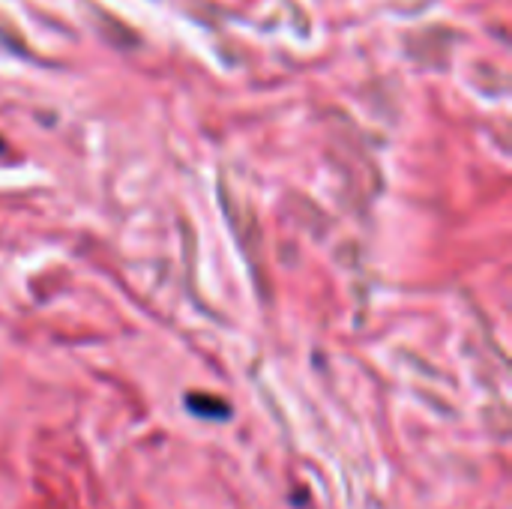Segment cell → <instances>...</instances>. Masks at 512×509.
Returning <instances> with one entry per match:
<instances>
[{
  "instance_id": "cell-2",
  "label": "cell",
  "mask_w": 512,
  "mask_h": 509,
  "mask_svg": "<svg viewBox=\"0 0 512 509\" xmlns=\"http://www.w3.org/2000/svg\"><path fill=\"white\" fill-rule=\"evenodd\" d=\"M0 147H3V144H0Z\"/></svg>"
},
{
  "instance_id": "cell-1",
  "label": "cell",
  "mask_w": 512,
  "mask_h": 509,
  "mask_svg": "<svg viewBox=\"0 0 512 509\" xmlns=\"http://www.w3.org/2000/svg\"><path fill=\"white\" fill-rule=\"evenodd\" d=\"M186 408L195 414V417H204V420H228L231 417V408L222 402V399H213V396H189L186 399Z\"/></svg>"
}]
</instances>
